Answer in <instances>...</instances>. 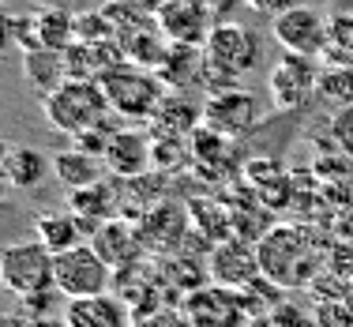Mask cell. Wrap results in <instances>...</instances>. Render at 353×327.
Here are the masks:
<instances>
[{
	"label": "cell",
	"instance_id": "19",
	"mask_svg": "<svg viewBox=\"0 0 353 327\" xmlns=\"http://www.w3.org/2000/svg\"><path fill=\"white\" fill-rule=\"evenodd\" d=\"M23 79H27L30 95H38L46 102L53 90H61L68 83L64 53H57V49H30V53H23Z\"/></svg>",
	"mask_w": 353,
	"mask_h": 327
},
{
	"label": "cell",
	"instance_id": "18",
	"mask_svg": "<svg viewBox=\"0 0 353 327\" xmlns=\"http://www.w3.org/2000/svg\"><path fill=\"white\" fill-rule=\"evenodd\" d=\"M64 327H128V305L113 293L75 297L64 308Z\"/></svg>",
	"mask_w": 353,
	"mask_h": 327
},
{
	"label": "cell",
	"instance_id": "25",
	"mask_svg": "<svg viewBox=\"0 0 353 327\" xmlns=\"http://www.w3.org/2000/svg\"><path fill=\"white\" fill-rule=\"evenodd\" d=\"M34 23H38L41 49H57V53H64V49L75 41V12H68V8H53V4L38 8Z\"/></svg>",
	"mask_w": 353,
	"mask_h": 327
},
{
	"label": "cell",
	"instance_id": "8",
	"mask_svg": "<svg viewBox=\"0 0 353 327\" xmlns=\"http://www.w3.org/2000/svg\"><path fill=\"white\" fill-rule=\"evenodd\" d=\"M203 124L230 139H245L248 132H256L263 124V102L259 95L237 87V90H222V95H207L203 102Z\"/></svg>",
	"mask_w": 353,
	"mask_h": 327
},
{
	"label": "cell",
	"instance_id": "1",
	"mask_svg": "<svg viewBox=\"0 0 353 327\" xmlns=\"http://www.w3.org/2000/svg\"><path fill=\"white\" fill-rule=\"evenodd\" d=\"M263 279L279 290H301L319 275L323 267V245L308 230L290 222H274L263 237L256 241Z\"/></svg>",
	"mask_w": 353,
	"mask_h": 327
},
{
	"label": "cell",
	"instance_id": "21",
	"mask_svg": "<svg viewBox=\"0 0 353 327\" xmlns=\"http://www.w3.org/2000/svg\"><path fill=\"white\" fill-rule=\"evenodd\" d=\"M53 170V158H46L38 147L27 143H4V181L12 188H38L41 177Z\"/></svg>",
	"mask_w": 353,
	"mask_h": 327
},
{
	"label": "cell",
	"instance_id": "34",
	"mask_svg": "<svg viewBox=\"0 0 353 327\" xmlns=\"http://www.w3.org/2000/svg\"><path fill=\"white\" fill-rule=\"evenodd\" d=\"M102 4H117V0H102Z\"/></svg>",
	"mask_w": 353,
	"mask_h": 327
},
{
	"label": "cell",
	"instance_id": "32",
	"mask_svg": "<svg viewBox=\"0 0 353 327\" xmlns=\"http://www.w3.org/2000/svg\"><path fill=\"white\" fill-rule=\"evenodd\" d=\"M305 0H248V8L256 15H267V19H279V15L293 12V8H301Z\"/></svg>",
	"mask_w": 353,
	"mask_h": 327
},
{
	"label": "cell",
	"instance_id": "13",
	"mask_svg": "<svg viewBox=\"0 0 353 327\" xmlns=\"http://www.w3.org/2000/svg\"><path fill=\"white\" fill-rule=\"evenodd\" d=\"M233 143H237V139H230V136H222V132L199 124V128L188 136V158L207 181H225L230 173L245 170V162L237 158V147Z\"/></svg>",
	"mask_w": 353,
	"mask_h": 327
},
{
	"label": "cell",
	"instance_id": "20",
	"mask_svg": "<svg viewBox=\"0 0 353 327\" xmlns=\"http://www.w3.org/2000/svg\"><path fill=\"white\" fill-rule=\"evenodd\" d=\"M53 177L64 184L68 192H79V188H90V184L105 181V162L94 155H87V150L79 147H64L53 155Z\"/></svg>",
	"mask_w": 353,
	"mask_h": 327
},
{
	"label": "cell",
	"instance_id": "22",
	"mask_svg": "<svg viewBox=\"0 0 353 327\" xmlns=\"http://www.w3.org/2000/svg\"><path fill=\"white\" fill-rule=\"evenodd\" d=\"M203 49L199 46H170L162 68V83L170 90H192V87H203Z\"/></svg>",
	"mask_w": 353,
	"mask_h": 327
},
{
	"label": "cell",
	"instance_id": "33",
	"mask_svg": "<svg viewBox=\"0 0 353 327\" xmlns=\"http://www.w3.org/2000/svg\"><path fill=\"white\" fill-rule=\"evenodd\" d=\"M207 12L214 15V23H233V15L248 4V0H203Z\"/></svg>",
	"mask_w": 353,
	"mask_h": 327
},
{
	"label": "cell",
	"instance_id": "30",
	"mask_svg": "<svg viewBox=\"0 0 353 327\" xmlns=\"http://www.w3.org/2000/svg\"><path fill=\"white\" fill-rule=\"evenodd\" d=\"M64 68H68V79H98L94 68V49L87 41H72L64 49Z\"/></svg>",
	"mask_w": 353,
	"mask_h": 327
},
{
	"label": "cell",
	"instance_id": "5",
	"mask_svg": "<svg viewBox=\"0 0 353 327\" xmlns=\"http://www.w3.org/2000/svg\"><path fill=\"white\" fill-rule=\"evenodd\" d=\"M0 279L19 297H34V293L57 290V252H49L38 237L15 241L0 256Z\"/></svg>",
	"mask_w": 353,
	"mask_h": 327
},
{
	"label": "cell",
	"instance_id": "27",
	"mask_svg": "<svg viewBox=\"0 0 353 327\" xmlns=\"http://www.w3.org/2000/svg\"><path fill=\"white\" fill-rule=\"evenodd\" d=\"M316 95L327 98V102H339V109L342 106H353V68H339V64L319 68Z\"/></svg>",
	"mask_w": 353,
	"mask_h": 327
},
{
	"label": "cell",
	"instance_id": "16",
	"mask_svg": "<svg viewBox=\"0 0 353 327\" xmlns=\"http://www.w3.org/2000/svg\"><path fill=\"white\" fill-rule=\"evenodd\" d=\"M117 207H121V192H117V184L109 177L90 184V188L68 192V211L79 218L83 237H94L109 218H117Z\"/></svg>",
	"mask_w": 353,
	"mask_h": 327
},
{
	"label": "cell",
	"instance_id": "11",
	"mask_svg": "<svg viewBox=\"0 0 353 327\" xmlns=\"http://www.w3.org/2000/svg\"><path fill=\"white\" fill-rule=\"evenodd\" d=\"M316 57H297V53H285L279 64L267 75V90H271V102L279 113H293L308 102V95H316Z\"/></svg>",
	"mask_w": 353,
	"mask_h": 327
},
{
	"label": "cell",
	"instance_id": "14",
	"mask_svg": "<svg viewBox=\"0 0 353 327\" xmlns=\"http://www.w3.org/2000/svg\"><path fill=\"white\" fill-rule=\"evenodd\" d=\"M105 170L117 181H139L154 170V136L139 128H121L105 150Z\"/></svg>",
	"mask_w": 353,
	"mask_h": 327
},
{
	"label": "cell",
	"instance_id": "15",
	"mask_svg": "<svg viewBox=\"0 0 353 327\" xmlns=\"http://www.w3.org/2000/svg\"><path fill=\"white\" fill-rule=\"evenodd\" d=\"M90 245H94V252L105 259L109 267H136L139 256L147 252V241H143L139 233V222H132V218H109L102 230L90 237Z\"/></svg>",
	"mask_w": 353,
	"mask_h": 327
},
{
	"label": "cell",
	"instance_id": "12",
	"mask_svg": "<svg viewBox=\"0 0 353 327\" xmlns=\"http://www.w3.org/2000/svg\"><path fill=\"white\" fill-rule=\"evenodd\" d=\"M158 30L165 34L170 46H207L211 30L218 27L214 15L207 12L203 0H165L154 15Z\"/></svg>",
	"mask_w": 353,
	"mask_h": 327
},
{
	"label": "cell",
	"instance_id": "17",
	"mask_svg": "<svg viewBox=\"0 0 353 327\" xmlns=\"http://www.w3.org/2000/svg\"><path fill=\"white\" fill-rule=\"evenodd\" d=\"M147 124H150V136L154 139H176L181 143V136L188 139L203 124V106H196L192 98H181L176 90H170L165 102L154 109V117Z\"/></svg>",
	"mask_w": 353,
	"mask_h": 327
},
{
	"label": "cell",
	"instance_id": "23",
	"mask_svg": "<svg viewBox=\"0 0 353 327\" xmlns=\"http://www.w3.org/2000/svg\"><path fill=\"white\" fill-rule=\"evenodd\" d=\"M188 222L207 245H222V241L237 237V233H233V207H225L222 199H192Z\"/></svg>",
	"mask_w": 353,
	"mask_h": 327
},
{
	"label": "cell",
	"instance_id": "24",
	"mask_svg": "<svg viewBox=\"0 0 353 327\" xmlns=\"http://www.w3.org/2000/svg\"><path fill=\"white\" fill-rule=\"evenodd\" d=\"M34 237L49 252H68V248L83 245V230H79V218L72 211L61 215V211H41L34 215Z\"/></svg>",
	"mask_w": 353,
	"mask_h": 327
},
{
	"label": "cell",
	"instance_id": "6",
	"mask_svg": "<svg viewBox=\"0 0 353 327\" xmlns=\"http://www.w3.org/2000/svg\"><path fill=\"white\" fill-rule=\"evenodd\" d=\"M109 282H113V267L94 252V245H75L68 252H57V293H64L68 301L109 293Z\"/></svg>",
	"mask_w": 353,
	"mask_h": 327
},
{
	"label": "cell",
	"instance_id": "31",
	"mask_svg": "<svg viewBox=\"0 0 353 327\" xmlns=\"http://www.w3.org/2000/svg\"><path fill=\"white\" fill-rule=\"evenodd\" d=\"M331 139L342 155L353 158V106H342L339 113L331 117Z\"/></svg>",
	"mask_w": 353,
	"mask_h": 327
},
{
	"label": "cell",
	"instance_id": "7",
	"mask_svg": "<svg viewBox=\"0 0 353 327\" xmlns=\"http://www.w3.org/2000/svg\"><path fill=\"white\" fill-rule=\"evenodd\" d=\"M181 313L192 327H245L248 324V305L241 290H225L218 282L188 290L181 301Z\"/></svg>",
	"mask_w": 353,
	"mask_h": 327
},
{
	"label": "cell",
	"instance_id": "28",
	"mask_svg": "<svg viewBox=\"0 0 353 327\" xmlns=\"http://www.w3.org/2000/svg\"><path fill=\"white\" fill-rule=\"evenodd\" d=\"M117 27L113 19L102 12H75V41H87V46H98V41H113Z\"/></svg>",
	"mask_w": 353,
	"mask_h": 327
},
{
	"label": "cell",
	"instance_id": "4",
	"mask_svg": "<svg viewBox=\"0 0 353 327\" xmlns=\"http://www.w3.org/2000/svg\"><path fill=\"white\" fill-rule=\"evenodd\" d=\"M102 90L109 98V109L117 117H128V121H150L154 109L165 102L170 87L162 83V75L150 72V68H139V64L124 61L121 68L105 72L102 79Z\"/></svg>",
	"mask_w": 353,
	"mask_h": 327
},
{
	"label": "cell",
	"instance_id": "10",
	"mask_svg": "<svg viewBox=\"0 0 353 327\" xmlns=\"http://www.w3.org/2000/svg\"><path fill=\"white\" fill-rule=\"evenodd\" d=\"M327 38H331V19H327L319 8H293L274 19V41L285 49V53L297 57H323Z\"/></svg>",
	"mask_w": 353,
	"mask_h": 327
},
{
	"label": "cell",
	"instance_id": "2",
	"mask_svg": "<svg viewBox=\"0 0 353 327\" xmlns=\"http://www.w3.org/2000/svg\"><path fill=\"white\" fill-rule=\"evenodd\" d=\"M263 57V38L245 23H218L203 46V87L207 95H222V90H237L241 75L259 68Z\"/></svg>",
	"mask_w": 353,
	"mask_h": 327
},
{
	"label": "cell",
	"instance_id": "29",
	"mask_svg": "<svg viewBox=\"0 0 353 327\" xmlns=\"http://www.w3.org/2000/svg\"><path fill=\"white\" fill-rule=\"evenodd\" d=\"M4 34H8V41H12V46L19 49V53H30V49H41L34 15H8V19H4Z\"/></svg>",
	"mask_w": 353,
	"mask_h": 327
},
{
	"label": "cell",
	"instance_id": "26",
	"mask_svg": "<svg viewBox=\"0 0 353 327\" xmlns=\"http://www.w3.org/2000/svg\"><path fill=\"white\" fill-rule=\"evenodd\" d=\"M323 61L353 68V15H331V38H327Z\"/></svg>",
	"mask_w": 353,
	"mask_h": 327
},
{
	"label": "cell",
	"instance_id": "9",
	"mask_svg": "<svg viewBox=\"0 0 353 327\" xmlns=\"http://www.w3.org/2000/svg\"><path fill=\"white\" fill-rule=\"evenodd\" d=\"M207 279L218 282V286H225V290L256 286V282L263 279L256 241L230 237V241H222V245H211V252H207Z\"/></svg>",
	"mask_w": 353,
	"mask_h": 327
},
{
	"label": "cell",
	"instance_id": "3",
	"mask_svg": "<svg viewBox=\"0 0 353 327\" xmlns=\"http://www.w3.org/2000/svg\"><path fill=\"white\" fill-rule=\"evenodd\" d=\"M41 113L64 136H83V132H90L117 117L109 109V98L98 79H68L61 90H53L41 102Z\"/></svg>",
	"mask_w": 353,
	"mask_h": 327
}]
</instances>
